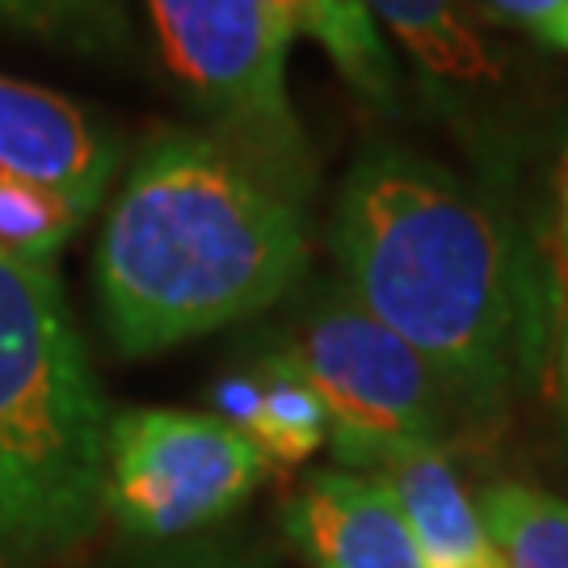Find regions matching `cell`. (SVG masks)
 Wrapping results in <instances>:
<instances>
[{
    "label": "cell",
    "mask_w": 568,
    "mask_h": 568,
    "mask_svg": "<svg viewBox=\"0 0 568 568\" xmlns=\"http://www.w3.org/2000/svg\"><path fill=\"white\" fill-rule=\"evenodd\" d=\"M286 358L321 396L342 464L379 467L400 450L447 447L459 400L349 291H333L307 312Z\"/></svg>",
    "instance_id": "5"
},
{
    "label": "cell",
    "mask_w": 568,
    "mask_h": 568,
    "mask_svg": "<svg viewBox=\"0 0 568 568\" xmlns=\"http://www.w3.org/2000/svg\"><path fill=\"white\" fill-rule=\"evenodd\" d=\"M84 224V211L60 190L0 169V248L21 262L51 265V257Z\"/></svg>",
    "instance_id": "14"
},
{
    "label": "cell",
    "mask_w": 568,
    "mask_h": 568,
    "mask_svg": "<svg viewBox=\"0 0 568 568\" xmlns=\"http://www.w3.org/2000/svg\"><path fill=\"white\" fill-rule=\"evenodd\" d=\"M291 34L321 42L342 81L375 110H396V60L366 0H274Z\"/></svg>",
    "instance_id": "11"
},
{
    "label": "cell",
    "mask_w": 568,
    "mask_h": 568,
    "mask_svg": "<svg viewBox=\"0 0 568 568\" xmlns=\"http://www.w3.org/2000/svg\"><path fill=\"white\" fill-rule=\"evenodd\" d=\"M405 514L426 568H488L497 551L447 447H413L375 467Z\"/></svg>",
    "instance_id": "10"
},
{
    "label": "cell",
    "mask_w": 568,
    "mask_h": 568,
    "mask_svg": "<svg viewBox=\"0 0 568 568\" xmlns=\"http://www.w3.org/2000/svg\"><path fill=\"white\" fill-rule=\"evenodd\" d=\"M119 148L102 122L51 89L0 77V169L60 190L84 215L114 178Z\"/></svg>",
    "instance_id": "7"
},
{
    "label": "cell",
    "mask_w": 568,
    "mask_h": 568,
    "mask_svg": "<svg viewBox=\"0 0 568 568\" xmlns=\"http://www.w3.org/2000/svg\"><path fill=\"white\" fill-rule=\"evenodd\" d=\"M152 568H244V565L224 560V556H185V560H169V565H152Z\"/></svg>",
    "instance_id": "19"
},
{
    "label": "cell",
    "mask_w": 568,
    "mask_h": 568,
    "mask_svg": "<svg viewBox=\"0 0 568 568\" xmlns=\"http://www.w3.org/2000/svg\"><path fill=\"white\" fill-rule=\"evenodd\" d=\"M535 34H539L544 42H551V47H560V51H568V4L560 9V13H556V18L548 21V26H539Z\"/></svg>",
    "instance_id": "18"
},
{
    "label": "cell",
    "mask_w": 568,
    "mask_h": 568,
    "mask_svg": "<svg viewBox=\"0 0 568 568\" xmlns=\"http://www.w3.org/2000/svg\"><path fill=\"white\" fill-rule=\"evenodd\" d=\"M333 257L349 300L396 333L464 413H501L527 358V283L480 194L417 152L375 148L337 190Z\"/></svg>",
    "instance_id": "1"
},
{
    "label": "cell",
    "mask_w": 568,
    "mask_h": 568,
    "mask_svg": "<svg viewBox=\"0 0 568 568\" xmlns=\"http://www.w3.org/2000/svg\"><path fill=\"white\" fill-rule=\"evenodd\" d=\"M257 379H262V408L248 429L253 447L265 455V464H304L328 438V413L321 396L307 387L286 354L262 358Z\"/></svg>",
    "instance_id": "13"
},
{
    "label": "cell",
    "mask_w": 568,
    "mask_h": 568,
    "mask_svg": "<svg viewBox=\"0 0 568 568\" xmlns=\"http://www.w3.org/2000/svg\"><path fill=\"white\" fill-rule=\"evenodd\" d=\"M0 26L77 47H119L126 39L122 0H0Z\"/></svg>",
    "instance_id": "15"
},
{
    "label": "cell",
    "mask_w": 568,
    "mask_h": 568,
    "mask_svg": "<svg viewBox=\"0 0 568 568\" xmlns=\"http://www.w3.org/2000/svg\"><path fill=\"white\" fill-rule=\"evenodd\" d=\"M556 400H560V417H565L568 429V312L565 328H560V354H556Z\"/></svg>",
    "instance_id": "17"
},
{
    "label": "cell",
    "mask_w": 568,
    "mask_h": 568,
    "mask_svg": "<svg viewBox=\"0 0 568 568\" xmlns=\"http://www.w3.org/2000/svg\"><path fill=\"white\" fill-rule=\"evenodd\" d=\"M307 262L304 199L206 131H161L98 241V295L122 354H161L257 316Z\"/></svg>",
    "instance_id": "2"
},
{
    "label": "cell",
    "mask_w": 568,
    "mask_h": 568,
    "mask_svg": "<svg viewBox=\"0 0 568 568\" xmlns=\"http://www.w3.org/2000/svg\"><path fill=\"white\" fill-rule=\"evenodd\" d=\"M488 568H501V560H493V565H488Z\"/></svg>",
    "instance_id": "21"
},
{
    "label": "cell",
    "mask_w": 568,
    "mask_h": 568,
    "mask_svg": "<svg viewBox=\"0 0 568 568\" xmlns=\"http://www.w3.org/2000/svg\"><path fill=\"white\" fill-rule=\"evenodd\" d=\"M366 9L375 26H387L405 47L438 110L467 114L485 93H497L501 63L464 0H366Z\"/></svg>",
    "instance_id": "9"
},
{
    "label": "cell",
    "mask_w": 568,
    "mask_h": 568,
    "mask_svg": "<svg viewBox=\"0 0 568 568\" xmlns=\"http://www.w3.org/2000/svg\"><path fill=\"white\" fill-rule=\"evenodd\" d=\"M164 60L244 161L307 199L312 152L286 93L291 26L274 0H148Z\"/></svg>",
    "instance_id": "4"
},
{
    "label": "cell",
    "mask_w": 568,
    "mask_h": 568,
    "mask_svg": "<svg viewBox=\"0 0 568 568\" xmlns=\"http://www.w3.org/2000/svg\"><path fill=\"white\" fill-rule=\"evenodd\" d=\"M485 4L493 9V18L509 21V26L539 30V26H548V21L565 9L568 0H485Z\"/></svg>",
    "instance_id": "16"
},
{
    "label": "cell",
    "mask_w": 568,
    "mask_h": 568,
    "mask_svg": "<svg viewBox=\"0 0 568 568\" xmlns=\"http://www.w3.org/2000/svg\"><path fill=\"white\" fill-rule=\"evenodd\" d=\"M105 434L55 270L0 248V551L42 560L98 527Z\"/></svg>",
    "instance_id": "3"
},
{
    "label": "cell",
    "mask_w": 568,
    "mask_h": 568,
    "mask_svg": "<svg viewBox=\"0 0 568 568\" xmlns=\"http://www.w3.org/2000/svg\"><path fill=\"white\" fill-rule=\"evenodd\" d=\"M265 455L220 417L131 408L105 434V509L131 535L173 539L236 509L262 480Z\"/></svg>",
    "instance_id": "6"
},
{
    "label": "cell",
    "mask_w": 568,
    "mask_h": 568,
    "mask_svg": "<svg viewBox=\"0 0 568 568\" xmlns=\"http://www.w3.org/2000/svg\"><path fill=\"white\" fill-rule=\"evenodd\" d=\"M565 244H568V161H565Z\"/></svg>",
    "instance_id": "20"
},
{
    "label": "cell",
    "mask_w": 568,
    "mask_h": 568,
    "mask_svg": "<svg viewBox=\"0 0 568 568\" xmlns=\"http://www.w3.org/2000/svg\"><path fill=\"white\" fill-rule=\"evenodd\" d=\"M286 530L312 568H426L379 476L316 471L286 506Z\"/></svg>",
    "instance_id": "8"
},
{
    "label": "cell",
    "mask_w": 568,
    "mask_h": 568,
    "mask_svg": "<svg viewBox=\"0 0 568 568\" xmlns=\"http://www.w3.org/2000/svg\"><path fill=\"white\" fill-rule=\"evenodd\" d=\"M501 568H568V501L530 485H488L476 501Z\"/></svg>",
    "instance_id": "12"
}]
</instances>
